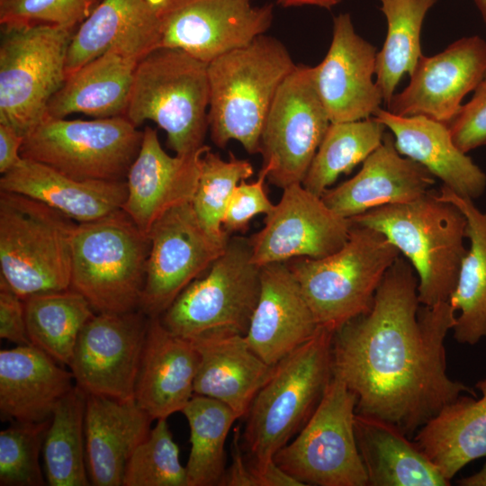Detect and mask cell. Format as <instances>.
<instances>
[{"mask_svg": "<svg viewBox=\"0 0 486 486\" xmlns=\"http://www.w3.org/2000/svg\"><path fill=\"white\" fill-rule=\"evenodd\" d=\"M374 117L390 130L400 155L422 165L443 185L472 200L483 194L485 173L454 144L447 124L424 115L400 116L382 108Z\"/></svg>", "mask_w": 486, "mask_h": 486, "instance_id": "27", "label": "cell"}, {"mask_svg": "<svg viewBox=\"0 0 486 486\" xmlns=\"http://www.w3.org/2000/svg\"><path fill=\"white\" fill-rule=\"evenodd\" d=\"M149 249L148 235L122 209L77 223L70 289L83 295L95 312L139 310Z\"/></svg>", "mask_w": 486, "mask_h": 486, "instance_id": "8", "label": "cell"}, {"mask_svg": "<svg viewBox=\"0 0 486 486\" xmlns=\"http://www.w3.org/2000/svg\"><path fill=\"white\" fill-rule=\"evenodd\" d=\"M377 48L356 32L349 14L333 19L332 40L323 60L313 67L320 98L332 123L374 117L383 101L374 82Z\"/></svg>", "mask_w": 486, "mask_h": 486, "instance_id": "19", "label": "cell"}, {"mask_svg": "<svg viewBox=\"0 0 486 486\" xmlns=\"http://www.w3.org/2000/svg\"><path fill=\"white\" fill-rule=\"evenodd\" d=\"M268 172V166H262L257 180L250 183L243 180L235 188L222 219V228L227 233L245 232L255 216L266 215L274 209V204L265 189Z\"/></svg>", "mask_w": 486, "mask_h": 486, "instance_id": "43", "label": "cell"}, {"mask_svg": "<svg viewBox=\"0 0 486 486\" xmlns=\"http://www.w3.org/2000/svg\"><path fill=\"white\" fill-rule=\"evenodd\" d=\"M122 486H187L186 469L166 418L157 420L130 455Z\"/></svg>", "mask_w": 486, "mask_h": 486, "instance_id": "40", "label": "cell"}, {"mask_svg": "<svg viewBox=\"0 0 486 486\" xmlns=\"http://www.w3.org/2000/svg\"><path fill=\"white\" fill-rule=\"evenodd\" d=\"M232 439V462L226 471L222 485L225 486H257L255 473L243 459L241 447V432L239 427L234 430Z\"/></svg>", "mask_w": 486, "mask_h": 486, "instance_id": "46", "label": "cell"}, {"mask_svg": "<svg viewBox=\"0 0 486 486\" xmlns=\"http://www.w3.org/2000/svg\"><path fill=\"white\" fill-rule=\"evenodd\" d=\"M50 418L12 422L0 432V485L43 486L40 454Z\"/></svg>", "mask_w": 486, "mask_h": 486, "instance_id": "41", "label": "cell"}, {"mask_svg": "<svg viewBox=\"0 0 486 486\" xmlns=\"http://www.w3.org/2000/svg\"><path fill=\"white\" fill-rule=\"evenodd\" d=\"M0 338L18 346L32 345L27 332L24 302L1 277Z\"/></svg>", "mask_w": 486, "mask_h": 486, "instance_id": "45", "label": "cell"}, {"mask_svg": "<svg viewBox=\"0 0 486 486\" xmlns=\"http://www.w3.org/2000/svg\"><path fill=\"white\" fill-rule=\"evenodd\" d=\"M154 8H158L163 0H147Z\"/></svg>", "mask_w": 486, "mask_h": 486, "instance_id": "51", "label": "cell"}, {"mask_svg": "<svg viewBox=\"0 0 486 486\" xmlns=\"http://www.w3.org/2000/svg\"><path fill=\"white\" fill-rule=\"evenodd\" d=\"M142 139L143 130L125 116L46 117L24 137L21 156L77 180L126 181Z\"/></svg>", "mask_w": 486, "mask_h": 486, "instance_id": "11", "label": "cell"}, {"mask_svg": "<svg viewBox=\"0 0 486 486\" xmlns=\"http://www.w3.org/2000/svg\"><path fill=\"white\" fill-rule=\"evenodd\" d=\"M475 388L480 398L462 395L412 437L450 482L465 465L486 456V379L478 381Z\"/></svg>", "mask_w": 486, "mask_h": 486, "instance_id": "32", "label": "cell"}, {"mask_svg": "<svg viewBox=\"0 0 486 486\" xmlns=\"http://www.w3.org/2000/svg\"><path fill=\"white\" fill-rule=\"evenodd\" d=\"M253 174L251 163L231 152L229 160L211 149L202 156L198 185L191 203L202 224L215 237L230 238L222 228L226 207L238 184Z\"/></svg>", "mask_w": 486, "mask_h": 486, "instance_id": "39", "label": "cell"}, {"mask_svg": "<svg viewBox=\"0 0 486 486\" xmlns=\"http://www.w3.org/2000/svg\"><path fill=\"white\" fill-rule=\"evenodd\" d=\"M341 1L342 0H276V4L284 8L310 5L330 10Z\"/></svg>", "mask_w": 486, "mask_h": 486, "instance_id": "48", "label": "cell"}, {"mask_svg": "<svg viewBox=\"0 0 486 486\" xmlns=\"http://www.w3.org/2000/svg\"><path fill=\"white\" fill-rule=\"evenodd\" d=\"M0 191L38 200L77 223L122 209L126 181L77 180L42 163L23 158L2 175Z\"/></svg>", "mask_w": 486, "mask_h": 486, "instance_id": "28", "label": "cell"}, {"mask_svg": "<svg viewBox=\"0 0 486 486\" xmlns=\"http://www.w3.org/2000/svg\"><path fill=\"white\" fill-rule=\"evenodd\" d=\"M249 238H230L207 274L193 281L159 317L187 339L245 336L260 292V267L251 259Z\"/></svg>", "mask_w": 486, "mask_h": 486, "instance_id": "10", "label": "cell"}, {"mask_svg": "<svg viewBox=\"0 0 486 486\" xmlns=\"http://www.w3.org/2000/svg\"><path fill=\"white\" fill-rule=\"evenodd\" d=\"M31 344L69 366L81 329L95 314L79 292L67 289L23 300Z\"/></svg>", "mask_w": 486, "mask_h": 486, "instance_id": "34", "label": "cell"}, {"mask_svg": "<svg viewBox=\"0 0 486 486\" xmlns=\"http://www.w3.org/2000/svg\"><path fill=\"white\" fill-rule=\"evenodd\" d=\"M436 196L457 206L466 219L470 248L449 302L458 312L453 328L454 339L473 346L486 338V210L481 212L472 199L461 196L445 185Z\"/></svg>", "mask_w": 486, "mask_h": 486, "instance_id": "33", "label": "cell"}, {"mask_svg": "<svg viewBox=\"0 0 486 486\" xmlns=\"http://www.w3.org/2000/svg\"><path fill=\"white\" fill-rule=\"evenodd\" d=\"M86 393L75 385L53 411L42 447L50 486L91 485L86 457Z\"/></svg>", "mask_w": 486, "mask_h": 486, "instance_id": "35", "label": "cell"}, {"mask_svg": "<svg viewBox=\"0 0 486 486\" xmlns=\"http://www.w3.org/2000/svg\"><path fill=\"white\" fill-rule=\"evenodd\" d=\"M351 225L321 196L302 184L289 185L266 215L263 228L249 238L252 262L260 267L297 257L328 256L346 244Z\"/></svg>", "mask_w": 486, "mask_h": 486, "instance_id": "17", "label": "cell"}, {"mask_svg": "<svg viewBox=\"0 0 486 486\" xmlns=\"http://www.w3.org/2000/svg\"><path fill=\"white\" fill-rule=\"evenodd\" d=\"M153 419L133 400L86 394L85 439L91 485L122 486L126 464Z\"/></svg>", "mask_w": 486, "mask_h": 486, "instance_id": "25", "label": "cell"}, {"mask_svg": "<svg viewBox=\"0 0 486 486\" xmlns=\"http://www.w3.org/2000/svg\"><path fill=\"white\" fill-rule=\"evenodd\" d=\"M33 345L0 351V413L11 422L51 418L58 401L73 387L71 371Z\"/></svg>", "mask_w": 486, "mask_h": 486, "instance_id": "26", "label": "cell"}, {"mask_svg": "<svg viewBox=\"0 0 486 486\" xmlns=\"http://www.w3.org/2000/svg\"><path fill=\"white\" fill-rule=\"evenodd\" d=\"M205 145L187 155H168L156 130L146 127L138 156L127 178V198L122 210L148 234L155 222L171 209L192 202L196 191Z\"/></svg>", "mask_w": 486, "mask_h": 486, "instance_id": "20", "label": "cell"}, {"mask_svg": "<svg viewBox=\"0 0 486 486\" xmlns=\"http://www.w3.org/2000/svg\"><path fill=\"white\" fill-rule=\"evenodd\" d=\"M74 31L44 23L1 25L0 123L25 137L46 118L50 100L67 77Z\"/></svg>", "mask_w": 486, "mask_h": 486, "instance_id": "9", "label": "cell"}, {"mask_svg": "<svg viewBox=\"0 0 486 486\" xmlns=\"http://www.w3.org/2000/svg\"><path fill=\"white\" fill-rule=\"evenodd\" d=\"M335 331L319 326L314 335L274 365L256 393L241 432L248 464L263 470L307 423L333 376Z\"/></svg>", "mask_w": 486, "mask_h": 486, "instance_id": "2", "label": "cell"}, {"mask_svg": "<svg viewBox=\"0 0 486 486\" xmlns=\"http://www.w3.org/2000/svg\"><path fill=\"white\" fill-rule=\"evenodd\" d=\"M98 0H0V24L44 23L75 29Z\"/></svg>", "mask_w": 486, "mask_h": 486, "instance_id": "42", "label": "cell"}, {"mask_svg": "<svg viewBox=\"0 0 486 486\" xmlns=\"http://www.w3.org/2000/svg\"><path fill=\"white\" fill-rule=\"evenodd\" d=\"M418 277L405 258L385 273L369 311L337 329L333 374L356 396V412L397 426L409 437L464 394L446 371L445 341L456 311L449 302L420 304Z\"/></svg>", "mask_w": 486, "mask_h": 486, "instance_id": "1", "label": "cell"}, {"mask_svg": "<svg viewBox=\"0 0 486 486\" xmlns=\"http://www.w3.org/2000/svg\"><path fill=\"white\" fill-rule=\"evenodd\" d=\"M294 64L276 38L261 35L208 63V125L220 148L234 140L259 153L262 129L274 95Z\"/></svg>", "mask_w": 486, "mask_h": 486, "instance_id": "3", "label": "cell"}, {"mask_svg": "<svg viewBox=\"0 0 486 486\" xmlns=\"http://www.w3.org/2000/svg\"><path fill=\"white\" fill-rule=\"evenodd\" d=\"M461 486H486V463L478 472L457 482Z\"/></svg>", "mask_w": 486, "mask_h": 486, "instance_id": "49", "label": "cell"}, {"mask_svg": "<svg viewBox=\"0 0 486 486\" xmlns=\"http://www.w3.org/2000/svg\"><path fill=\"white\" fill-rule=\"evenodd\" d=\"M24 136L11 126L0 123V173H7L22 159Z\"/></svg>", "mask_w": 486, "mask_h": 486, "instance_id": "47", "label": "cell"}, {"mask_svg": "<svg viewBox=\"0 0 486 486\" xmlns=\"http://www.w3.org/2000/svg\"><path fill=\"white\" fill-rule=\"evenodd\" d=\"M148 322L140 310L95 312L81 329L68 366L76 385L86 394L133 400Z\"/></svg>", "mask_w": 486, "mask_h": 486, "instance_id": "16", "label": "cell"}, {"mask_svg": "<svg viewBox=\"0 0 486 486\" xmlns=\"http://www.w3.org/2000/svg\"><path fill=\"white\" fill-rule=\"evenodd\" d=\"M148 235L150 249L139 310L153 318L160 317L210 268L225 251L230 238H220L207 230L191 202L166 212Z\"/></svg>", "mask_w": 486, "mask_h": 486, "instance_id": "14", "label": "cell"}, {"mask_svg": "<svg viewBox=\"0 0 486 486\" xmlns=\"http://www.w3.org/2000/svg\"><path fill=\"white\" fill-rule=\"evenodd\" d=\"M435 183L427 168L399 153L393 135L385 132L382 144L364 160L358 173L327 189L321 198L335 212L351 219L380 206L419 199Z\"/></svg>", "mask_w": 486, "mask_h": 486, "instance_id": "22", "label": "cell"}, {"mask_svg": "<svg viewBox=\"0 0 486 486\" xmlns=\"http://www.w3.org/2000/svg\"><path fill=\"white\" fill-rule=\"evenodd\" d=\"M190 340L199 356L194 394L215 399L230 407L238 418H245L274 365L263 361L242 335Z\"/></svg>", "mask_w": 486, "mask_h": 486, "instance_id": "29", "label": "cell"}, {"mask_svg": "<svg viewBox=\"0 0 486 486\" xmlns=\"http://www.w3.org/2000/svg\"><path fill=\"white\" fill-rule=\"evenodd\" d=\"M209 103L208 64L158 48L139 61L124 116L136 127L154 122L176 155H187L205 146Z\"/></svg>", "mask_w": 486, "mask_h": 486, "instance_id": "5", "label": "cell"}, {"mask_svg": "<svg viewBox=\"0 0 486 486\" xmlns=\"http://www.w3.org/2000/svg\"><path fill=\"white\" fill-rule=\"evenodd\" d=\"M448 127L454 144L464 153L486 144V74Z\"/></svg>", "mask_w": 486, "mask_h": 486, "instance_id": "44", "label": "cell"}, {"mask_svg": "<svg viewBox=\"0 0 486 486\" xmlns=\"http://www.w3.org/2000/svg\"><path fill=\"white\" fill-rule=\"evenodd\" d=\"M76 226L38 200L0 191V277L22 300L69 289Z\"/></svg>", "mask_w": 486, "mask_h": 486, "instance_id": "6", "label": "cell"}, {"mask_svg": "<svg viewBox=\"0 0 486 486\" xmlns=\"http://www.w3.org/2000/svg\"><path fill=\"white\" fill-rule=\"evenodd\" d=\"M319 325L286 262L260 266V292L245 339L274 365L310 339Z\"/></svg>", "mask_w": 486, "mask_h": 486, "instance_id": "21", "label": "cell"}, {"mask_svg": "<svg viewBox=\"0 0 486 486\" xmlns=\"http://www.w3.org/2000/svg\"><path fill=\"white\" fill-rule=\"evenodd\" d=\"M346 244L322 258L287 261L319 326L336 331L373 307L400 250L380 231L351 222Z\"/></svg>", "mask_w": 486, "mask_h": 486, "instance_id": "7", "label": "cell"}, {"mask_svg": "<svg viewBox=\"0 0 486 486\" xmlns=\"http://www.w3.org/2000/svg\"><path fill=\"white\" fill-rule=\"evenodd\" d=\"M329 124L313 67L296 65L280 85L261 132L268 182L282 189L302 184Z\"/></svg>", "mask_w": 486, "mask_h": 486, "instance_id": "13", "label": "cell"}, {"mask_svg": "<svg viewBox=\"0 0 486 486\" xmlns=\"http://www.w3.org/2000/svg\"><path fill=\"white\" fill-rule=\"evenodd\" d=\"M385 129L375 117L330 122L302 184L321 196L340 175H348L382 144Z\"/></svg>", "mask_w": 486, "mask_h": 486, "instance_id": "38", "label": "cell"}, {"mask_svg": "<svg viewBox=\"0 0 486 486\" xmlns=\"http://www.w3.org/2000/svg\"><path fill=\"white\" fill-rule=\"evenodd\" d=\"M387 22L383 46L377 53L376 84L386 104L404 76H410L423 55L420 33L428 10L438 0H379Z\"/></svg>", "mask_w": 486, "mask_h": 486, "instance_id": "36", "label": "cell"}, {"mask_svg": "<svg viewBox=\"0 0 486 486\" xmlns=\"http://www.w3.org/2000/svg\"><path fill=\"white\" fill-rule=\"evenodd\" d=\"M354 428L367 486H449L417 444L384 419L356 413Z\"/></svg>", "mask_w": 486, "mask_h": 486, "instance_id": "30", "label": "cell"}, {"mask_svg": "<svg viewBox=\"0 0 486 486\" xmlns=\"http://www.w3.org/2000/svg\"><path fill=\"white\" fill-rule=\"evenodd\" d=\"M356 402L333 374L316 410L295 438L277 451L274 463L302 486H367L355 435Z\"/></svg>", "mask_w": 486, "mask_h": 486, "instance_id": "12", "label": "cell"}, {"mask_svg": "<svg viewBox=\"0 0 486 486\" xmlns=\"http://www.w3.org/2000/svg\"><path fill=\"white\" fill-rule=\"evenodd\" d=\"M474 2L486 26V0H474Z\"/></svg>", "mask_w": 486, "mask_h": 486, "instance_id": "50", "label": "cell"}, {"mask_svg": "<svg viewBox=\"0 0 486 486\" xmlns=\"http://www.w3.org/2000/svg\"><path fill=\"white\" fill-rule=\"evenodd\" d=\"M199 356L190 339L149 318L137 375L134 400L153 419L182 411L194 395Z\"/></svg>", "mask_w": 486, "mask_h": 486, "instance_id": "23", "label": "cell"}, {"mask_svg": "<svg viewBox=\"0 0 486 486\" xmlns=\"http://www.w3.org/2000/svg\"><path fill=\"white\" fill-rule=\"evenodd\" d=\"M160 47L157 9L147 0H102L73 32L66 75L110 50L140 60Z\"/></svg>", "mask_w": 486, "mask_h": 486, "instance_id": "24", "label": "cell"}, {"mask_svg": "<svg viewBox=\"0 0 486 486\" xmlns=\"http://www.w3.org/2000/svg\"><path fill=\"white\" fill-rule=\"evenodd\" d=\"M140 60L110 50L68 75L50 100L46 117L64 119L72 113L94 118L124 116Z\"/></svg>", "mask_w": 486, "mask_h": 486, "instance_id": "31", "label": "cell"}, {"mask_svg": "<svg viewBox=\"0 0 486 486\" xmlns=\"http://www.w3.org/2000/svg\"><path fill=\"white\" fill-rule=\"evenodd\" d=\"M190 428L191 449L185 465L187 486L222 485L226 474L225 442L238 419L226 404L194 394L181 411Z\"/></svg>", "mask_w": 486, "mask_h": 486, "instance_id": "37", "label": "cell"}, {"mask_svg": "<svg viewBox=\"0 0 486 486\" xmlns=\"http://www.w3.org/2000/svg\"><path fill=\"white\" fill-rule=\"evenodd\" d=\"M161 47L210 63L268 31L274 4L252 0H163L157 8Z\"/></svg>", "mask_w": 486, "mask_h": 486, "instance_id": "15", "label": "cell"}, {"mask_svg": "<svg viewBox=\"0 0 486 486\" xmlns=\"http://www.w3.org/2000/svg\"><path fill=\"white\" fill-rule=\"evenodd\" d=\"M486 74V41L464 37L430 57L422 55L409 85L394 94L387 110L400 116L424 115L449 124L462 100Z\"/></svg>", "mask_w": 486, "mask_h": 486, "instance_id": "18", "label": "cell"}, {"mask_svg": "<svg viewBox=\"0 0 486 486\" xmlns=\"http://www.w3.org/2000/svg\"><path fill=\"white\" fill-rule=\"evenodd\" d=\"M382 233L418 275L420 304L449 302L467 253L466 219L431 191L415 201L380 206L349 219Z\"/></svg>", "mask_w": 486, "mask_h": 486, "instance_id": "4", "label": "cell"}]
</instances>
